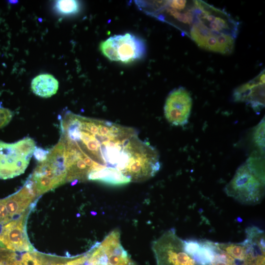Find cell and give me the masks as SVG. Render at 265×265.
I'll return each mask as SVG.
<instances>
[{
	"instance_id": "21",
	"label": "cell",
	"mask_w": 265,
	"mask_h": 265,
	"mask_svg": "<svg viewBox=\"0 0 265 265\" xmlns=\"http://www.w3.org/2000/svg\"><path fill=\"white\" fill-rule=\"evenodd\" d=\"M49 152V150H47L40 147H36L33 152V155L36 160L39 162H42L46 159Z\"/></svg>"
},
{
	"instance_id": "8",
	"label": "cell",
	"mask_w": 265,
	"mask_h": 265,
	"mask_svg": "<svg viewBox=\"0 0 265 265\" xmlns=\"http://www.w3.org/2000/svg\"><path fill=\"white\" fill-rule=\"evenodd\" d=\"M192 99L184 87L179 86L168 94L164 106L166 120L172 125L183 126L188 122L191 113Z\"/></svg>"
},
{
	"instance_id": "19",
	"label": "cell",
	"mask_w": 265,
	"mask_h": 265,
	"mask_svg": "<svg viewBox=\"0 0 265 265\" xmlns=\"http://www.w3.org/2000/svg\"><path fill=\"white\" fill-rule=\"evenodd\" d=\"M13 112L0 104V129L7 125L12 119Z\"/></svg>"
},
{
	"instance_id": "20",
	"label": "cell",
	"mask_w": 265,
	"mask_h": 265,
	"mask_svg": "<svg viewBox=\"0 0 265 265\" xmlns=\"http://www.w3.org/2000/svg\"><path fill=\"white\" fill-rule=\"evenodd\" d=\"M11 220H12L7 212L3 199H0V229Z\"/></svg>"
},
{
	"instance_id": "15",
	"label": "cell",
	"mask_w": 265,
	"mask_h": 265,
	"mask_svg": "<svg viewBox=\"0 0 265 265\" xmlns=\"http://www.w3.org/2000/svg\"><path fill=\"white\" fill-rule=\"evenodd\" d=\"M56 11L63 15H71L78 13L80 5L76 0H57L55 4Z\"/></svg>"
},
{
	"instance_id": "23",
	"label": "cell",
	"mask_w": 265,
	"mask_h": 265,
	"mask_svg": "<svg viewBox=\"0 0 265 265\" xmlns=\"http://www.w3.org/2000/svg\"><path fill=\"white\" fill-rule=\"evenodd\" d=\"M8 1L10 4H15L18 2L17 0H8Z\"/></svg>"
},
{
	"instance_id": "18",
	"label": "cell",
	"mask_w": 265,
	"mask_h": 265,
	"mask_svg": "<svg viewBox=\"0 0 265 265\" xmlns=\"http://www.w3.org/2000/svg\"><path fill=\"white\" fill-rule=\"evenodd\" d=\"M184 249L186 252L191 257L198 250L200 242L196 239H187L183 240Z\"/></svg>"
},
{
	"instance_id": "7",
	"label": "cell",
	"mask_w": 265,
	"mask_h": 265,
	"mask_svg": "<svg viewBox=\"0 0 265 265\" xmlns=\"http://www.w3.org/2000/svg\"><path fill=\"white\" fill-rule=\"evenodd\" d=\"M152 248L156 265H195L193 259L184 249V241L174 228L166 231L153 241Z\"/></svg>"
},
{
	"instance_id": "1",
	"label": "cell",
	"mask_w": 265,
	"mask_h": 265,
	"mask_svg": "<svg viewBox=\"0 0 265 265\" xmlns=\"http://www.w3.org/2000/svg\"><path fill=\"white\" fill-rule=\"evenodd\" d=\"M60 122L67 182L121 186L147 180L160 169L158 152L132 128L70 111Z\"/></svg>"
},
{
	"instance_id": "12",
	"label": "cell",
	"mask_w": 265,
	"mask_h": 265,
	"mask_svg": "<svg viewBox=\"0 0 265 265\" xmlns=\"http://www.w3.org/2000/svg\"><path fill=\"white\" fill-rule=\"evenodd\" d=\"M58 80L52 75L40 74L35 77L31 83V88L36 95L49 98L54 95L58 88Z\"/></svg>"
},
{
	"instance_id": "2",
	"label": "cell",
	"mask_w": 265,
	"mask_h": 265,
	"mask_svg": "<svg viewBox=\"0 0 265 265\" xmlns=\"http://www.w3.org/2000/svg\"><path fill=\"white\" fill-rule=\"evenodd\" d=\"M188 36L200 48L223 54L234 51L239 23L225 11L202 0H194Z\"/></svg>"
},
{
	"instance_id": "13",
	"label": "cell",
	"mask_w": 265,
	"mask_h": 265,
	"mask_svg": "<svg viewBox=\"0 0 265 265\" xmlns=\"http://www.w3.org/2000/svg\"><path fill=\"white\" fill-rule=\"evenodd\" d=\"M200 247L192 258L199 265H211L218 248L216 242L207 239L200 240Z\"/></svg>"
},
{
	"instance_id": "17",
	"label": "cell",
	"mask_w": 265,
	"mask_h": 265,
	"mask_svg": "<svg viewBox=\"0 0 265 265\" xmlns=\"http://www.w3.org/2000/svg\"><path fill=\"white\" fill-rule=\"evenodd\" d=\"M211 265H237V264L235 259L218 248L214 254Z\"/></svg>"
},
{
	"instance_id": "5",
	"label": "cell",
	"mask_w": 265,
	"mask_h": 265,
	"mask_svg": "<svg viewBox=\"0 0 265 265\" xmlns=\"http://www.w3.org/2000/svg\"><path fill=\"white\" fill-rule=\"evenodd\" d=\"M35 148V141L28 137L13 143L0 141V179H11L24 173Z\"/></svg>"
},
{
	"instance_id": "6",
	"label": "cell",
	"mask_w": 265,
	"mask_h": 265,
	"mask_svg": "<svg viewBox=\"0 0 265 265\" xmlns=\"http://www.w3.org/2000/svg\"><path fill=\"white\" fill-rule=\"evenodd\" d=\"M100 49L110 60L124 63L141 59L146 51L144 41L130 33L109 37L101 43Z\"/></svg>"
},
{
	"instance_id": "11",
	"label": "cell",
	"mask_w": 265,
	"mask_h": 265,
	"mask_svg": "<svg viewBox=\"0 0 265 265\" xmlns=\"http://www.w3.org/2000/svg\"><path fill=\"white\" fill-rule=\"evenodd\" d=\"M37 196L31 181L15 193L3 199L6 209L12 220L20 217L29 212L30 205Z\"/></svg>"
},
{
	"instance_id": "10",
	"label": "cell",
	"mask_w": 265,
	"mask_h": 265,
	"mask_svg": "<svg viewBox=\"0 0 265 265\" xmlns=\"http://www.w3.org/2000/svg\"><path fill=\"white\" fill-rule=\"evenodd\" d=\"M233 100L244 102L256 111L265 106V69L252 80L236 88L233 93Z\"/></svg>"
},
{
	"instance_id": "22",
	"label": "cell",
	"mask_w": 265,
	"mask_h": 265,
	"mask_svg": "<svg viewBox=\"0 0 265 265\" xmlns=\"http://www.w3.org/2000/svg\"><path fill=\"white\" fill-rule=\"evenodd\" d=\"M253 265H265V254L258 255Z\"/></svg>"
},
{
	"instance_id": "3",
	"label": "cell",
	"mask_w": 265,
	"mask_h": 265,
	"mask_svg": "<svg viewBox=\"0 0 265 265\" xmlns=\"http://www.w3.org/2000/svg\"><path fill=\"white\" fill-rule=\"evenodd\" d=\"M226 194L246 205L260 203L265 195V162L263 156L253 154L236 170L226 186Z\"/></svg>"
},
{
	"instance_id": "4",
	"label": "cell",
	"mask_w": 265,
	"mask_h": 265,
	"mask_svg": "<svg viewBox=\"0 0 265 265\" xmlns=\"http://www.w3.org/2000/svg\"><path fill=\"white\" fill-rule=\"evenodd\" d=\"M64 145L60 140L44 161L37 166L29 179L37 196L59 186L66 182Z\"/></svg>"
},
{
	"instance_id": "14",
	"label": "cell",
	"mask_w": 265,
	"mask_h": 265,
	"mask_svg": "<svg viewBox=\"0 0 265 265\" xmlns=\"http://www.w3.org/2000/svg\"><path fill=\"white\" fill-rule=\"evenodd\" d=\"M217 247L234 259L243 262L247 255L249 244L245 239L240 243H216Z\"/></svg>"
},
{
	"instance_id": "9",
	"label": "cell",
	"mask_w": 265,
	"mask_h": 265,
	"mask_svg": "<svg viewBox=\"0 0 265 265\" xmlns=\"http://www.w3.org/2000/svg\"><path fill=\"white\" fill-rule=\"evenodd\" d=\"M27 213L2 226L0 229V247L13 252L34 251L26 231Z\"/></svg>"
},
{
	"instance_id": "16",
	"label": "cell",
	"mask_w": 265,
	"mask_h": 265,
	"mask_svg": "<svg viewBox=\"0 0 265 265\" xmlns=\"http://www.w3.org/2000/svg\"><path fill=\"white\" fill-rule=\"evenodd\" d=\"M253 141L259 152L263 154L265 147V120L264 118L256 126L253 133Z\"/></svg>"
}]
</instances>
